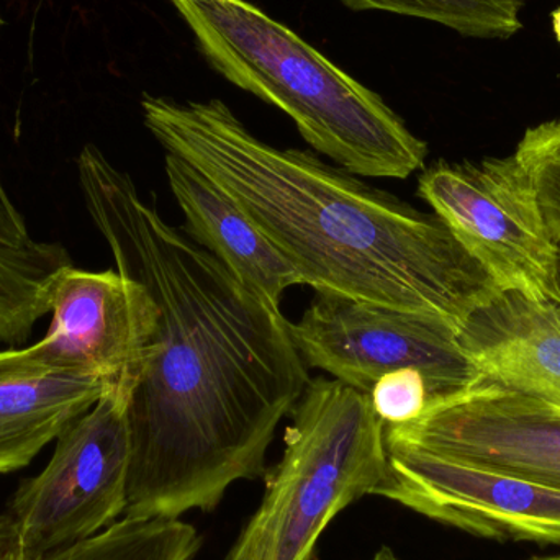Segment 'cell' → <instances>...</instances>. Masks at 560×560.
<instances>
[{
	"instance_id": "5",
	"label": "cell",
	"mask_w": 560,
	"mask_h": 560,
	"mask_svg": "<svg viewBox=\"0 0 560 560\" xmlns=\"http://www.w3.org/2000/svg\"><path fill=\"white\" fill-rule=\"evenodd\" d=\"M125 385L56 438L51 460L0 512V548L42 560L94 538L127 512L131 440Z\"/></svg>"
},
{
	"instance_id": "14",
	"label": "cell",
	"mask_w": 560,
	"mask_h": 560,
	"mask_svg": "<svg viewBox=\"0 0 560 560\" xmlns=\"http://www.w3.org/2000/svg\"><path fill=\"white\" fill-rule=\"evenodd\" d=\"M199 548V533L179 518L124 516L94 538L42 560H192Z\"/></svg>"
},
{
	"instance_id": "16",
	"label": "cell",
	"mask_w": 560,
	"mask_h": 560,
	"mask_svg": "<svg viewBox=\"0 0 560 560\" xmlns=\"http://www.w3.org/2000/svg\"><path fill=\"white\" fill-rule=\"evenodd\" d=\"M513 154L528 173L549 232L560 245V117L528 128Z\"/></svg>"
},
{
	"instance_id": "21",
	"label": "cell",
	"mask_w": 560,
	"mask_h": 560,
	"mask_svg": "<svg viewBox=\"0 0 560 560\" xmlns=\"http://www.w3.org/2000/svg\"><path fill=\"white\" fill-rule=\"evenodd\" d=\"M0 560H23V559H20L19 556L13 555V552L7 551V549L0 548Z\"/></svg>"
},
{
	"instance_id": "24",
	"label": "cell",
	"mask_w": 560,
	"mask_h": 560,
	"mask_svg": "<svg viewBox=\"0 0 560 560\" xmlns=\"http://www.w3.org/2000/svg\"><path fill=\"white\" fill-rule=\"evenodd\" d=\"M2 25H3V20H2V16H0V28H2Z\"/></svg>"
},
{
	"instance_id": "4",
	"label": "cell",
	"mask_w": 560,
	"mask_h": 560,
	"mask_svg": "<svg viewBox=\"0 0 560 560\" xmlns=\"http://www.w3.org/2000/svg\"><path fill=\"white\" fill-rule=\"evenodd\" d=\"M290 415L261 505L223 560H313L329 523L388 477L385 423L369 394L313 378Z\"/></svg>"
},
{
	"instance_id": "9",
	"label": "cell",
	"mask_w": 560,
	"mask_h": 560,
	"mask_svg": "<svg viewBox=\"0 0 560 560\" xmlns=\"http://www.w3.org/2000/svg\"><path fill=\"white\" fill-rule=\"evenodd\" d=\"M385 440L560 490V407L482 378L410 423L385 427Z\"/></svg>"
},
{
	"instance_id": "15",
	"label": "cell",
	"mask_w": 560,
	"mask_h": 560,
	"mask_svg": "<svg viewBox=\"0 0 560 560\" xmlns=\"http://www.w3.org/2000/svg\"><path fill=\"white\" fill-rule=\"evenodd\" d=\"M354 12H385L427 20L457 35L510 39L523 30L526 0H339Z\"/></svg>"
},
{
	"instance_id": "11",
	"label": "cell",
	"mask_w": 560,
	"mask_h": 560,
	"mask_svg": "<svg viewBox=\"0 0 560 560\" xmlns=\"http://www.w3.org/2000/svg\"><path fill=\"white\" fill-rule=\"evenodd\" d=\"M464 354L482 381L560 407V306L499 292L459 328Z\"/></svg>"
},
{
	"instance_id": "20",
	"label": "cell",
	"mask_w": 560,
	"mask_h": 560,
	"mask_svg": "<svg viewBox=\"0 0 560 560\" xmlns=\"http://www.w3.org/2000/svg\"><path fill=\"white\" fill-rule=\"evenodd\" d=\"M551 20H552V33H555L556 39H558V43L560 45V7L555 10V12L551 13Z\"/></svg>"
},
{
	"instance_id": "3",
	"label": "cell",
	"mask_w": 560,
	"mask_h": 560,
	"mask_svg": "<svg viewBox=\"0 0 560 560\" xmlns=\"http://www.w3.org/2000/svg\"><path fill=\"white\" fill-rule=\"evenodd\" d=\"M207 65L282 110L303 140L354 176L408 179L428 144L377 92L248 0H170Z\"/></svg>"
},
{
	"instance_id": "8",
	"label": "cell",
	"mask_w": 560,
	"mask_h": 560,
	"mask_svg": "<svg viewBox=\"0 0 560 560\" xmlns=\"http://www.w3.org/2000/svg\"><path fill=\"white\" fill-rule=\"evenodd\" d=\"M49 303L45 338L0 351V361L32 374L101 377L131 392L156 329L158 310L147 289L114 269L68 266L52 280Z\"/></svg>"
},
{
	"instance_id": "17",
	"label": "cell",
	"mask_w": 560,
	"mask_h": 560,
	"mask_svg": "<svg viewBox=\"0 0 560 560\" xmlns=\"http://www.w3.org/2000/svg\"><path fill=\"white\" fill-rule=\"evenodd\" d=\"M372 408L385 427L417 420L431 401L430 387L421 372L413 369L388 372L369 392Z\"/></svg>"
},
{
	"instance_id": "1",
	"label": "cell",
	"mask_w": 560,
	"mask_h": 560,
	"mask_svg": "<svg viewBox=\"0 0 560 560\" xmlns=\"http://www.w3.org/2000/svg\"><path fill=\"white\" fill-rule=\"evenodd\" d=\"M85 209L120 275L158 310L128 395V518L217 509L238 480L265 477L280 421L310 382L279 308L167 223L95 144L78 158Z\"/></svg>"
},
{
	"instance_id": "22",
	"label": "cell",
	"mask_w": 560,
	"mask_h": 560,
	"mask_svg": "<svg viewBox=\"0 0 560 560\" xmlns=\"http://www.w3.org/2000/svg\"><path fill=\"white\" fill-rule=\"evenodd\" d=\"M558 289L560 295V245H558Z\"/></svg>"
},
{
	"instance_id": "7",
	"label": "cell",
	"mask_w": 560,
	"mask_h": 560,
	"mask_svg": "<svg viewBox=\"0 0 560 560\" xmlns=\"http://www.w3.org/2000/svg\"><path fill=\"white\" fill-rule=\"evenodd\" d=\"M290 335L308 368L364 394L401 369L424 375L430 404L479 381L460 348L459 329L434 316L316 293L299 322L290 323Z\"/></svg>"
},
{
	"instance_id": "10",
	"label": "cell",
	"mask_w": 560,
	"mask_h": 560,
	"mask_svg": "<svg viewBox=\"0 0 560 560\" xmlns=\"http://www.w3.org/2000/svg\"><path fill=\"white\" fill-rule=\"evenodd\" d=\"M387 451L390 470L375 497L477 538L560 546V490L460 466L390 441Z\"/></svg>"
},
{
	"instance_id": "6",
	"label": "cell",
	"mask_w": 560,
	"mask_h": 560,
	"mask_svg": "<svg viewBox=\"0 0 560 560\" xmlns=\"http://www.w3.org/2000/svg\"><path fill=\"white\" fill-rule=\"evenodd\" d=\"M417 192L500 292L560 305L558 245L515 154L440 161L421 174Z\"/></svg>"
},
{
	"instance_id": "23",
	"label": "cell",
	"mask_w": 560,
	"mask_h": 560,
	"mask_svg": "<svg viewBox=\"0 0 560 560\" xmlns=\"http://www.w3.org/2000/svg\"><path fill=\"white\" fill-rule=\"evenodd\" d=\"M528 560H560V556H551V558H532Z\"/></svg>"
},
{
	"instance_id": "18",
	"label": "cell",
	"mask_w": 560,
	"mask_h": 560,
	"mask_svg": "<svg viewBox=\"0 0 560 560\" xmlns=\"http://www.w3.org/2000/svg\"><path fill=\"white\" fill-rule=\"evenodd\" d=\"M35 243L30 235L25 217L16 209L12 197L3 186L2 177H0V245L10 246V248H26Z\"/></svg>"
},
{
	"instance_id": "19",
	"label": "cell",
	"mask_w": 560,
	"mask_h": 560,
	"mask_svg": "<svg viewBox=\"0 0 560 560\" xmlns=\"http://www.w3.org/2000/svg\"><path fill=\"white\" fill-rule=\"evenodd\" d=\"M371 560H404L398 558L390 548H381Z\"/></svg>"
},
{
	"instance_id": "13",
	"label": "cell",
	"mask_w": 560,
	"mask_h": 560,
	"mask_svg": "<svg viewBox=\"0 0 560 560\" xmlns=\"http://www.w3.org/2000/svg\"><path fill=\"white\" fill-rule=\"evenodd\" d=\"M110 387L101 377L32 374L0 361V476L28 466Z\"/></svg>"
},
{
	"instance_id": "12",
	"label": "cell",
	"mask_w": 560,
	"mask_h": 560,
	"mask_svg": "<svg viewBox=\"0 0 560 560\" xmlns=\"http://www.w3.org/2000/svg\"><path fill=\"white\" fill-rule=\"evenodd\" d=\"M170 190L186 217L187 233L240 282L280 310L283 293L300 285L299 272L212 180L174 154L164 156Z\"/></svg>"
},
{
	"instance_id": "2",
	"label": "cell",
	"mask_w": 560,
	"mask_h": 560,
	"mask_svg": "<svg viewBox=\"0 0 560 560\" xmlns=\"http://www.w3.org/2000/svg\"><path fill=\"white\" fill-rule=\"evenodd\" d=\"M144 127L220 187L319 295L446 319L500 292L443 220L310 151L259 140L220 101L141 97Z\"/></svg>"
}]
</instances>
